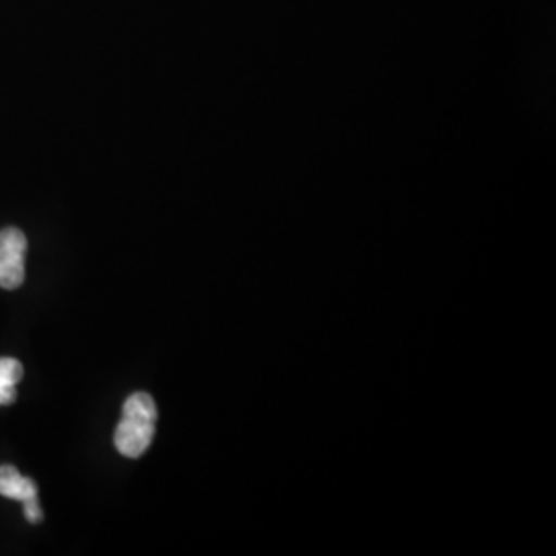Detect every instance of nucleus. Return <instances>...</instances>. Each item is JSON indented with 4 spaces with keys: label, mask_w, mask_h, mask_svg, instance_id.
Segmentation results:
<instances>
[{
    "label": "nucleus",
    "mask_w": 556,
    "mask_h": 556,
    "mask_svg": "<svg viewBox=\"0 0 556 556\" xmlns=\"http://www.w3.org/2000/svg\"><path fill=\"white\" fill-rule=\"evenodd\" d=\"M23 378V365L17 358H0V406L17 400V383Z\"/></svg>",
    "instance_id": "obj_4"
},
{
    "label": "nucleus",
    "mask_w": 556,
    "mask_h": 556,
    "mask_svg": "<svg viewBox=\"0 0 556 556\" xmlns=\"http://www.w3.org/2000/svg\"><path fill=\"white\" fill-rule=\"evenodd\" d=\"M23 509H25V517H27V521H29V523H40L43 514H41L40 501H38V497L25 501V503H23Z\"/></svg>",
    "instance_id": "obj_5"
},
{
    "label": "nucleus",
    "mask_w": 556,
    "mask_h": 556,
    "mask_svg": "<svg viewBox=\"0 0 556 556\" xmlns=\"http://www.w3.org/2000/svg\"><path fill=\"white\" fill-rule=\"evenodd\" d=\"M27 238L23 231L9 227L0 231V287L20 289L25 280Z\"/></svg>",
    "instance_id": "obj_2"
},
{
    "label": "nucleus",
    "mask_w": 556,
    "mask_h": 556,
    "mask_svg": "<svg viewBox=\"0 0 556 556\" xmlns=\"http://www.w3.org/2000/svg\"><path fill=\"white\" fill-rule=\"evenodd\" d=\"M0 495L25 503L38 497V486L31 478L23 477L15 466H0Z\"/></svg>",
    "instance_id": "obj_3"
},
{
    "label": "nucleus",
    "mask_w": 556,
    "mask_h": 556,
    "mask_svg": "<svg viewBox=\"0 0 556 556\" xmlns=\"http://www.w3.org/2000/svg\"><path fill=\"white\" fill-rule=\"evenodd\" d=\"M155 422L157 404L153 397L144 392L128 397L114 433V445L119 454L126 457L142 456L155 438Z\"/></svg>",
    "instance_id": "obj_1"
}]
</instances>
